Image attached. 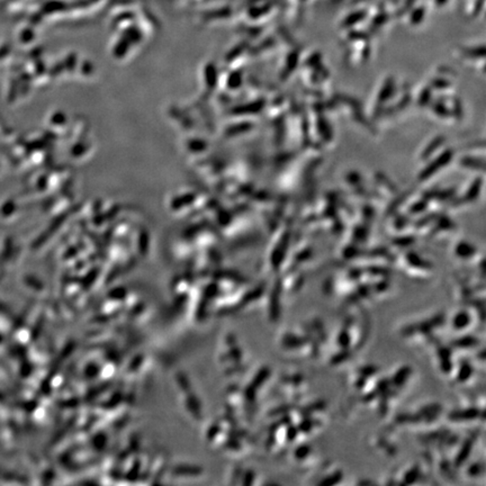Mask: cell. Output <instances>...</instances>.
Wrapping results in <instances>:
<instances>
[{"mask_svg": "<svg viewBox=\"0 0 486 486\" xmlns=\"http://www.w3.org/2000/svg\"><path fill=\"white\" fill-rule=\"evenodd\" d=\"M452 326L457 331H464L470 328L471 323H473V317H471V313L466 311V310H460L455 314V316L452 317Z\"/></svg>", "mask_w": 486, "mask_h": 486, "instance_id": "cell-1", "label": "cell"}]
</instances>
